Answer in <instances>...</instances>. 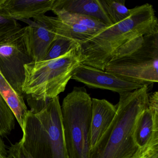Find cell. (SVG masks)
Returning <instances> with one entry per match:
<instances>
[{"mask_svg":"<svg viewBox=\"0 0 158 158\" xmlns=\"http://www.w3.org/2000/svg\"><path fill=\"white\" fill-rule=\"evenodd\" d=\"M27 27L0 36V72L17 93L23 96L26 64L34 61L27 41Z\"/></svg>","mask_w":158,"mask_h":158,"instance_id":"52a82bcc","label":"cell"},{"mask_svg":"<svg viewBox=\"0 0 158 158\" xmlns=\"http://www.w3.org/2000/svg\"><path fill=\"white\" fill-rule=\"evenodd\" d=\"M101 5L113 25L128 18L131 9L125 6L124 0H99Z\"/></svg>","mask_w":158,"mask_h":158,"instance_id":"e0dca14e","label":"cell"},{"mask_svg":"<svg viewBox=\"0 0 158 158\" xmlns=\"http://www.w3.org/2000/svg\"><path fill=\"white\" fill-rule=\"evenodd\" d=\"M0 158H7V151L5 144L0 137Z\"/></svg>","mask_w":158,"mask_h":158,"instance_id":"603a6c76","label":"cell"},{"mask_svg":"<svg viewBox=\"0 0 158 158\" xmlns=\"http://www.w3.org/2000/svg\"><path fill=\"white\" fill-rule=\"evenodd\" d=\"M116 105H114L106 100L92 98L90 149L96 145L108 129L116 114Z\"/></svg>","mask_w":158,"mask_h":158,"instance_id":"7c38bea8","label":"cell"},{"mask_svg":"<svg viewBox=\"0 0 158 158\" xmlns=\"http://www.w3.org/2000/svg\"><path fill=\"white\" fill-rule=\"evenodd\" d=\"M56 37L73 40L79 45L90 39L97 32L88 27L63 22L57 17L48 16Z\"/></svg>","mask_w":158,"mask_h":158,"instance_id":"9a60e30c","label":"cell"},{"mask_svg":"<svg viewBox=\"0 0 158 158\" xmlns=\"http://www.w3.org/2000/svg\"><path fill=\"white\" fill-rule=\"evenodd\" d=\"M55 0H1L0 7L16 20L37 18L52 10Z\"/></svg>","mask_w":158,"mask_h":158,"instance_id":"8fae6325","label":"cell"},{"mask_svg":"<svg viewBox=\"0 0 158 158\" xmlns=\"http://www.w3.org/2000/svg\"><path fill=\"white\" fill-rule=\"evenodd\" d=\"M30 110L21 139L34 158H68L59 96L46 101L27 98Z\"/></svg>","mask_w":158,"mask_h":158,"instance_id":"7a4b0ae2","label":"cell"},{"mask_svg":"<svg viewBox=\"0 0 158 158\" xmlns=\"http://www.w3.org/2000/svg\"><path fill=\"white\" fill-rule=\"evenodd\" d=\"M71 79L83 83L89 88L106 89L119 94L133 91L143 86L82 64L75 69Z\"/></svg>","mask_w":158,"mask_h":158,"instance_id":"ba28073f","label":"cell"},{"mask_svg":"<svg viewBox=\"0 0 158 158\" xmlns=\"http://www.w3.org/2000/svg\"><path fill=\"white\" fill-rule=\"evenodd\" d=\"M130 158H158V133L146 145L138 148Z\"/></svg>","mask_w":158,"mask_h":158,"instance_id":"ffe728a7","label":"cell"},{"mask_svg":"<svg viewBox=\"0 0 158 158\" xmlns=\"http://www.w3.org/2000/svg\"><path fill=\"white\" fill-rule=\"evenodd\" d=\"M0 95L12 111L22 129L24 121L29 110L25 102L24 97L16 92L1 72Z\"/></svg>","mask_w":158,"mask_h":158,"instance_id":"5bb4252c","label":"cell"},{"mask_svg":"<svg viewBox=\"0 0 158 158\" xmlns=\"http://www.w3.org/2000/svg\"><path fill=\"white\" fill-rule=\"evenodd\" d=\"M15 118L5 101L0 95V137L10 134L15 127Z\"/></svg>","mask_w":158,"mask_h":158,"instance_id":"d6986e66","label":"cell"},{"mask_svg":"<svg viewBox=\"0 0 158 158\" xmlns=\"http://www.w3.org/2000/svg\"><path fill=\"white\" fill-rule=\"evenodd\" d=\"M158 133V93L149 96L148 105L137 121L134 131V140L138 148L149 142L153 135Z\"/></svg>","mask_w":158,"mask_h":158,"instance_id":"30bf717a","label":"cell"},{"mask_svg":"<svg viewBox=\"0 0 158 158\" xmlns=\"http://www.w3.org/2000/svg\"><path fill=\"white\" fill-rule=\"evenodd\" d=\"M79 45L77 42L71 39L56 37L43 60L57 59L64 55L72 50L77 48Z\"/></svg>","mask_w":158,"mask_h":158,"instance_id":"ac0fdd59","label":"cell"},{"mask_svg":"<svg viewBox=\"0 0 158 158\" xmlns=\"http://www.w3.org/2000/svg\"><path fill=\"white\" fill-rule=\"evenodd\" d=\"M26 23L27 41L28 50L35 62L43 60L51 45L55 39L56 34L48 16L44 15L34 19L22 20Z\"/></svg>","mask_w":158,"mask_h":158,"instance_id":"9c48e42d","label":"cell"},{"mask_svg":"<svg viewBox=\"0 0 158 158\" xmlns=\"http://www.w3.org/2000/svg\"><path fill=\"white\" fill-rule=\"evenodd\" d=\"M82 62L78 48L57 59L26 64L22 86L24 96L36 101L59 96L64 91L75 70Z\"/></svg>","mask_w":158,"mask_h":158,"instance_id":"5b68a950","label":"cell"},{"mask_svg":"<svg viewBox=\"0 0 158 158\" xmlns=\"http://www.w3.org/2000/svg\"><path fill=\"white\" fill-rule=\"evenodd\" d=\"M148 85L119 94L116 114L105 133L90 149L89 158H130L137 149L134 131L140 114L148 105Z\"/></svg>","mask_w":158,"mask_h":158,"instance_id":"3957f363","label":"cell"},{"mask_svg":"<svg viewBox=\"0 0 158 158\" xmlns=\"http://www.w3.org/2000/svg\"><path fill=\"white\" fill-rule=\"evenodd\" d=\"M1 0H0V4ZM22 27L9 14L0 7V36Z\"/></svg>","mask_w":158,"mask_h":158,"instance_id":"44dd1931","label":"cell"},{"mask_svg":"<svg viewBox=\"0 0 158 158\" xmlns=\"http://www.w3.org/2000/svg\"><path fill=\"white\" fill-rule=\"evenodd\" d=\"M68 158H89L92 98L84 87H74L61 106Z\"/></svg>","mask_w":158,"mask_h":158,"instance_id":"8992f818","label":"cell"},{"mask_svg":"<svg viewBox=\"0 0 158 158\" xmlns=\"http://www.w3.org/2000/svg\"><path fill=\"white\" fill-rule=\"evenodd\" d=\"M104 71L141 86L158 82V32L141 36L122 46Z\"/></svg>","mask_w":158,"mask_h":158,"instance_id":"277c9868","label":"cell"},{"mask_svg":"<svg viewBox=\"0 0 158 158\" xmlns=\"http://www.w3.org/2000/svg\"><path fill=\"white\" fill-rule=\"evenodd\" d=\"M7 158H34L26 150L22 140L11 144L7 151Z\"/></svg>","mask_w":158,"mask_h":158,"instance_id":"7402d4cb","label":"cell"},{"mask_svg":"<svg viewBox=\"0 0 158 158\" xmlns=\"http://www.w3.org/2000/svg\"><path fill=\"white\" fill-rule=\"evenodd\" d=\"M157 32L158 20L152 5L137 6L131 9L128 18L107 27L79 45L82 64L104 71L107 63L126 43Z\"/></svg>","mask_w":158,"mask_h":158,"instance_id":"6da1fadb","label":"cell"},{"mask_svg":"<svg viewBox=\"0 0 158 158\" xmlns=\"http://www.w3.org/2000/svg\"><path fill=\"white\" fill-rule=\"evenodd\" d=\"M52 11L57 15V18L63 22L86 27L97 33L108 27L102 22L90 16L57 10Z\"/></svg>","mask_w":158,"mask_h":158,"instance_id":"2e32d148","label":"cell"},{"mask_svg":"<svg viewBox=\"0 0 158 158\" xmlns=\"http://www.w3.org/2000/svg\"><path fill=\"white\" fill-rule=\"evenodd\" d=\"M53 10L90 16L108 26L113 25L99 0H55L52 11Z\"/></svg>","mask_w":158,"mask_h":158,"instance_id":"4fadbf2b","label":"cell"}]
</instances>
